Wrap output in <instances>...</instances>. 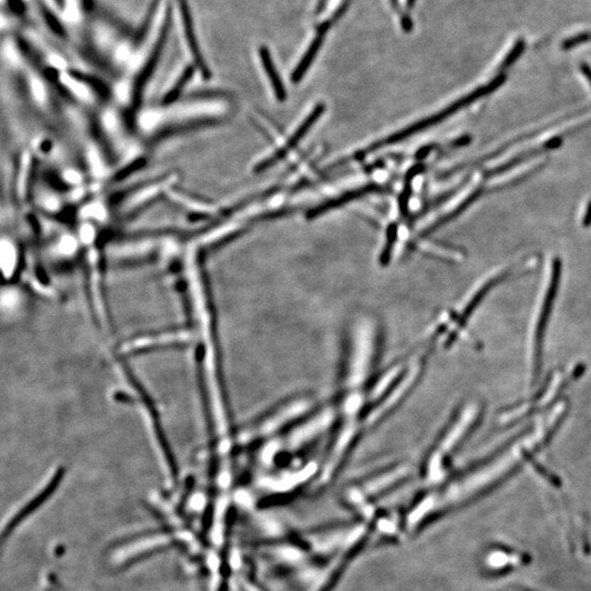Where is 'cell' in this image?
<instances>
[{
	"label": "cell",
	"mask_w": 591,
	"mask_h": 591,
	"mask_svg": "<svg viewBox=\"0 0 591 591\" xmlns=\"http://www.w3.org/2000/svg\"><path fill=\"white\" fill-rule=\"evenodd\" d=\"M504 81H505V76L503 74L499 75L496 78L493 79L486 86L475 89L474 91L469 93L466 97H461L456 102L449 105L448 107L442 110V111L438 112L436 115L426 117V119H422V121L416 122L413 125L409 126V127H406V129H402V131L398 132V133L392 134V135L385 138V139L379 140L377 143L373 144V145L363 150L361 154H356V158L363 157V156H367V154H371V152L376 151V150L394 145V144L399 143L402 140H405L406 138L411 137V136L415 135V134L420 133V132L430 129V127L436 125V124L442 123V121L452 117V115L460 111L463 107H468L469 105L474 102L477 99L489 95L491 91L496 90L499 87L503 85Z\"/></svg>",
	"instance_id": "1"
},
{
	"label": "cell",
	"mask_w": 591,
	"mask_h": 591,
	"mask_svg": "<svg viewBox=\"0 0 591 591\" xmlns=\"http://www.w3.org/2000/svg\"><path fill=\"white\" fill-rule=\"evenodd\" d=\"M560 275H562V261L555 259L552 264L551 277L546 290L545 298H544L543 306L538 319L536 335H534V373L536 378L539 376L540 369L542 365V351H543L544 335H545L546 326H548V319L551 316L552 308H553L554 300L558 294V284H560Z\"/></svg>",
	"instance_id": "2"
},
{
	"label": "cell",
	"mask_w": 591,
	"mask_h": 591,
	"mask_svg": "<svg viewBox=\"0 0 591 591\" xmlns=\"http://www.w3.org/2000/svg\"><path fill=\"white\" fill-rule=\"evenodd\" d=\"M324 112H326V105H323V103H319V105H316V107H314V110L309 113L308 117L302 121V123L300 124L299 127H298V129L292 133V137L286 142L285 146L279 148L278 150H276V151L274 152L272 156H270L269 158H266L265 160L260 162V164L255 166V172L265 171L267 169L272 168V166H274L276 164H278L280 160L284 159V158H285L292 149H294V148L299 145L300 142L306 137L307 134L310 132V129H312V126H314V124L319 121L321 115H322Z\"/></svg>",
	"instance_id": "3"
},
{
	"label": "cell",
	"mask_w": 591,
	"mask_h": 591,
	"mask_svg": "<svg viewBox=\"0 0 591 591\" xmlns=\"http://www.w3.org/2000/svg\"><path fill=\"white\" fill-rule=\"evenodd\" d=\"M511 274V271L504 272V273L497 275L496 277L489 279L482 288L477 290L476 294L473 296L472 299L469 302V304H467L466 308L463 309L462 314L459 316L456 328H454V330L449 334L448 339H447L446 341L447 346H450V345L454 342V340H456L459 333H460V331L462 330L463 326H466L467 322H468L471 314L474 312L475 309H476L477 306L481 304V302L486 297V294H489V290L493 289L495 286L499 285V283L504 282L506 278H509Z\"/></svg>",
	"instance_id": "4"
},
{
	"label": "cell",
	"mask_w": 591,
	"mask_h": 591,
	"mask_svg": "<svg viewBox=\"0 0 591 591\" xmlns=\"http://www.w3.org/2000/svg\"><path fill=\"white\" fill-rule=\"evenodd\" d=\"M62 476L63 475L60 474L56 475V476L53 479L52 482L46 486V489H44V491H41L38 496L34 497L32 501H30L29 503L24 506L23 509H20V511L11 518V520H10L8 525L6 526L5 529H4L3 536H1L3 541H5V540H7V538H9L10 534L15 531L16 528H17L18 526H20L22 523H23V520L26 519V518L31 516L32 513L36 511V509H40L41 506L43 505V504L46 503L48 499H50V495H53L55 489L58 487V483H60V477Z\"/></svg>",
	"instance_id": "5"
},
{
	"label": "cell",
	"mask_w": 591,
	"mask_h": 591,
	"mask_svg": "<svg viewBox=\"0 0 591 591\" xmlns=\"http://www.w3.org/2000/svg\"><path fill=\"white\" fill-rule=\"evenodd\" d=\"M378 188H379L375 184H369V186H363V188H356V190L348 191L341 196L336 197L334 200L328 201V202L323 203L320 206L312 209L307 215V218L314 219L316 217L322 216L324 213L331 212V211L340 208V207L344 206L348 203L354 202V201L361 198L365 195L376 192Z\"/></svg>",
	"instance_id": "6"
},
{
	"label": "cell",
	"mask_w": 591,
	"mask_h": 591,
	"mask_svg": "<svg viewBox=\"0 0 591 591\" xmlns=\"http://www.w3.org/2000/svg\"><path fill=\"white\" fill-rule=\"evenodd\" d=\"M331 24H332L331 22L329 23V21H326V23H323L322 26L319 28L318 36L314 38L312 46H310V48H308L306 54L304 55V58H302V60H300L299 64H298V66L296 67L294 73H292V82L298 83L302 78H304V74H306L309 67L312 66L314 58H316V54H318L319 50H320L321 46H322L323 43L324 33H326V30L330 28Z\"/></svg>",
	"instance_id": "7"
},
{
	"label": "cell",
	"mask_w": 591,
	"mask_h": 591,
	"mask_svg": "<svg viewBox=\"0 0 591 591\" xmlns=\"http://www.w3.org/2000/svg\"><path fill=\"white\" fill-rule=\"evenodd\" d=\"M260 58H261L262 64H263L264 69H265L266 75H267L270 81H271L276 99L279 102H284L286 100V97H287L286 95L285 86H284L283 80H282L279 75H278L277 70H276L275 65H274L273 60L271 58V54H270L269 50L265 46H262L260 48Z\"/></svg>",
	"instance_id": "8"
},
{
	"label": "cell",
	"mask_w": 591,
	"mask_h": 591,
	"mask_svg": "<svg viewBox=\"0 0 591 591\" xmlns=\"http://www.w3.org/2000/svg\"><path fill=\"white\" fill-rule=\"evenodd\" d=\"M420 170H422V166H415L406 174L403 190H402L399 198V208L402 216H406L409 213L410 198L412 196V183H413L414 178L420 174Z\"/></svg>",
	"instance_id": "9"
},
{
	"label": "cell",
	"mask_w": 591,
	"mask_h": 591,
	"mask_svg": "<svg viewBox=\"0 0 591 591\" xmlns=\"http://www.w3.org/2000/svg\"><path fill=\"white\" fill-rule=\"evenodd\" d=\"M398 225L397 223H391L387 228L385 233V243L383 247L381 255H380V263L383 265H388L391 261L392 253H393L394 247L398 240Z\"/></svg>",
	"instance_id": "10"
},
{
	"label": "cell",
	"mask_w": 591,
	"mask_h": 591,
	"mask_svg": "<svg viewBox=\"0 0 591 591\" xmlns=\"http://www.w3.org/2000/svg\"><path fill=\"white\" fill-rule=\"evenodd\" d=\"M174 545H176V543H172L170 545L159 546V548H152V550H148V551L143 552L142 554H138V555L134 556L131 560H126L125 564H124V566H122L121 570H126V568H131V566L135 565L137 563L147 560V558H151L152 555H156V554L162 553V552L166 551L168 548H172Z\"/></svg>",
	"instance_id": "11"
},
{
	"label": "cell",
	"mask_w": 591,
	"mask_h": 591,
	"mask_svg": "<svg viewBox=\"0 0 591 591\" xmlns=\"http://www.w3.org/2000/svg\"><path fill=\"white\" fill-rule=\"evenodd\" d=\"M170 528L164 527L161 528V529H152V530H146L144 532H138V533L131 534L129 537L124 538V539L119 540V541L115 542V545H122V544L129 543V542L135 541V540H139L140 538L148 537V536H154V534L158 533H168V532H171L172 530H169Z\"/></svg>",
	"instance_id": "12"
},
{
	"label": "cell",
	"mask_w": 591,
	"mask_h": 591,
	"mask_svg": "<svg viewBox=\"0 0 591 591\" xmlns=\"http://www.w3.org/2000/svg\"><path fill=\"white\" fill-rule=\"evenodd\" d=\"M213 520H214V509L212 506H209L203 516L202 526L205 531H208L209 528H212Z\"/></svg>",
	"instance_id": "13"
},
{
	"label": "cell",
	"mask_w": 591,
	"mask_h": 591,
	"mask_svg": "<svg viewBox=\"0 0 591 591\" xmlns=\"http://www.w3.org/2000/svg\"><path fill=\"white\" fill-rule=\"evenodd\" d=\"M588 38L589 36L587 33L580 34V36H575L574 38H570V40L566 41L565 43L563 44V48H573V46H578V44L582 43V42H586V41H588Z\"/></svg>",
	"instance_id": "14"
},
{
	"label": "cell",
	"mask_w": 591,
	"mask_h": 591,
	"mask_svg": "<svg viewBox=\"0 0 591 591\" xmlns=\"http://www.w3.org/2000/svg\"><path fill=\"white\" fill-rule=\"evenodd\" d=\"M582 225L585 227H589L591 225V202L589 203L587 207L586 213H585L584 218H582Z\"/></svg>",
	"instance_id": "15"
},
{
	"label": "cell",
	"mask_w": 591,
	"mask_h": 591,
	"mask_svg": "<svg viewBox=\"0 0 591 591\" xmlns=\"http://www.w3.org/2000/svg\"><path fill=\"white\" fill-rule=\"evenodd\" d=\"M582 74L584 76L586 77L587 80H588L589 85L591 86V69L588 65H584L582 67Z\"/></svg>",
	"instance_id": "16"
},
{
	"label": "cell",
	"mask_w": 591,
	"mask_h": 591,
	"mask_svg": "<svg viewBox=\"0 0 591 591\" xmlns=\"http://www.w3.org/2000/svg\"><path fill=\"white\" fill-rule=\"evenodd\" d=\"M414 3H415V0H408V6H409V8L413 7Z\"/></svg>",
	"instance_id": "17"
}]
</instances>
